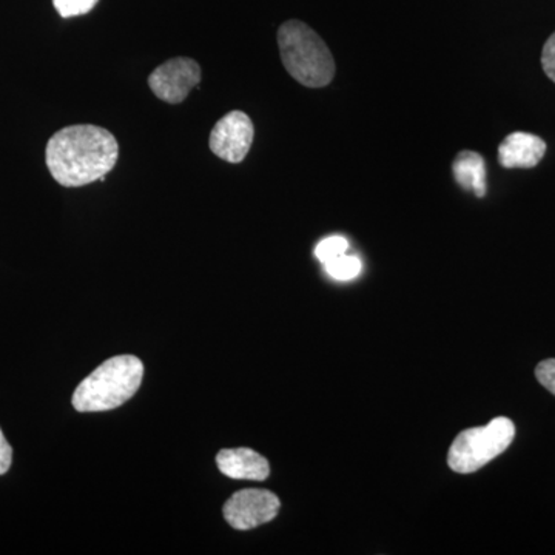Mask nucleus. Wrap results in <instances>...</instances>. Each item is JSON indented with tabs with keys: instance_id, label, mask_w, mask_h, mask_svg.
Returning a JSON list of instances; mask_svg holds the SVG:
<instances>
[{
	"instance_id": "obj_13",
	"label": "nucleus",
	"mask_w": 555,
	"mask_h": 555,
	"mask_svg": "<svg viewBox=\"0 0 555 555\" xmlns=\"http://www.w3.org/2000/svg\"><path fill=\"white\" fill-rule=\"evenodd\" d=\"M98 2L100 0H53V5L62 17L68 20V17L89 14L98 5Z\"/></svg>"
},
{
	"instance_id": "obj_10",
	"label": "nucleus",
	"mask_w": 555,
	"mask_h": 555,
	"mask_svg": "<svg viewBox=\"0 0 555 555\" xmlns=\"http://www.w3.org/2000/svg\"><path fill=\"white\" fill-rule=\"evenodd\" d=\"M454 177L465 190L476 193L478 198L486 196L485 160L476 152H462L454 160Z\"/></svg>"
},
{
	"instance_id": "obj_11",
	"label": "nucleus",
	"mask_w": 555,
	"mask_h": 555,
	"mask_svg": "<svg viewBox=\"0 0 555 555\" xmlns=\"http://www.w3.org/2000/svg\"><path fill=\"white\" fill-rule=\"evenodd\" d=\"M324 269L332 278L339 281L353 280L361 273V261L357 257L350 255H341V257L331 259L324 264Z\"/></svg>"
},
{
	"instance_id": "obj_8",
	"label": "nucleus",
	"mask_w": 555,
	"mask_h": 555,
	"mask_svg": "<svg viewBox=\"0 0 555 555\" xmlns=\"http://www.w3.org/2000/svg\"><path fill=\"white\" fill-rule=\"evenodd\" d=\"M546 153V142L535 134L516 131L499 147V160L505 169H532Z\"/></svg>"
},
{
	"instance_id": "obj_16",
	"label": "nucleus",
	"mask_w": 555,
	"mask_h": 555,
	"mask_svg": "<svg viewBox=\"0 0 555 555\" xmlns=\"http://www.w3.org/2000/svg\"><path fill=\"white\" fill-rule=\"evenodd\" d=\"M11 462H13V449H11L2 429H0V476L9 473Z\"/></svg>"
},
{
	"instance_id": "obj_3",
	"label": "nucleus",
	"mask_w": 555,
	"mask_h": 555,
	"mask_svg": "<svg viewBox=\"0 0 555 555\" xmlns=\"http://www.w3.org/2000/svg\"><path fill=\"white\" fill-rule=\"evenodd\" d=\"M144 364L138 357L109 358L83 379L73 396L78 412H104L122 406L138 392Z\"/></svg>"
},
{
	"instance_id": "obj_6",
	"label": "nucleus",
	"mask_w": 555,
	"mask_h": 555,
	"mask_svg": "<svg viewBox=\"0 0 555 555\" xmlns=\"http://www.w3.org/2000/svg\"><path fill=\"white\" fill-rule=\"evenodd\" d=\"M199 82V64L190 57L164 62L149 76L150 90L167 104H181Z\"/></svg>"
},
{
	"instance_id": "obj_1",
	"label": "nucleus",
	"mask_w": 555,
	"mask_h": 555,
	"mask_svg": "<svg viewBox=\"0 0 555 555\" xmlns=\"http://www.w3.org/2000/svg\"><path fill=\"white\" fill-rule=\"evenodd\" d=\"M118 158L115 134L91 124L65 127L49 139L46 150L51 177L64 188L104 182Z\"/></svg>"
},
{
	"instance_id": "obj_12",
	"label": "nucleus",
	"mask_w": 555,
	"mask_h": 555,
	"mask_svg": "<svg viewBox=\"0 0 555 555\" xmlns=\"http://www.w3.org/2000/svg\"><path fill=\"white\" fill-rule=\"evenodd\" d=\"M349 250V243L343 236H328V238L321 241L315 248V257L320 259L323 264L331 261V259L341 257Z\"/></svg>"
},
{
	"instance_id": "obj_5",
	"label": "nucleus",
	"mask_w": 555,
	"mask_h": 555,
	"mask_svg": "<svg viewBox=\"0 0 555 555\" xmlns=\"http://www.w3.org/2000/svg\"><path fill=\"white\" fill-rule=\"evenodd\" d=\"M280 499L266 489H244L236 492L224 505V518L238 531L258 528L278 516Z\"/></svg>"
},
{
	"instance_id": "obj_14",
	"label": "nucleus",
	"mask_w": 555,
	"mask_h": 555,
	"mask_svg": "<svg viewBox=\"0 0 555 555\" xmlns=\"http://www.w3.org/2000/svg\"><path fill=\"white\" fill-rule=\"evenodd\" d=\"M535 377L540 385L555 396V358L542 361L535 369Z\"/></svg>"
},
{
	"instance_id": "obj_4",
	"label": "nucleus",
	"mask_w": 555,
	"mask_h": 555,
	"mask_svg": "<svg viewBox=\"0 0 555 555\" xmlns=\"http://www.w3.org/2000/svg\"><path fill=\"white\" fill-rule=\"evenodd\" d=\"M516 437L513 420L499 416L486 426L470 427L456 436L448 465L456 474H473L502 455Z\"/></svg>"
},
{
	"instance_id": "obj_2",
	"label": "nucleus",
	"mask_w": 555,
	"mask_h": 555,
	"mask_svg": "<svg viewBox=\"0 0 555 555\" xmlns=\"http://www.w3.org/2000/svg\"><path fill=\"white\" fill-rule=\"evenodd\" d=\"M284 68L301 86L321 89L335 76V61L323 39L301 21H288L278 30Z\"/></svg>"
},
{
	"instance_id": "obj_7",
	"label": "nucleus",
	"mask_w": 555,
	"mask_h": 555,
	"mask_svg": "<svg viewBox=\"0 0 555 555\" xmlns=\"http://www.w3.org/2000/svg\"><path fill=\"white\" fill-rule=\"evenodd\" d=\"M254 137L255 127L251 119L246 113L235 109L215 124L208 145L218 158L230 164H240L250 152Z\"/></svg>"
},
{
	"instance_id": "obj_9",
	"label": "nucleus",
	"mask_w": 555,
	"mask_h": 555,
	"mask_svg": "<svg viewBox=\"0 0 555 555\" xmlns=\"http://www.w3.org/2000/svg\"><path fill=\"white\" fill-rule=\"evenodd\" d=\"M218 469L235 480L262 481L269 477L268 460L248 448L222 449L217 455Z\"/></svg>"
},
{
	"instance_id": "obj_15",
	"label": "nucleus",
	"mask_w": 555,
	"mask_h": 555,
	"mask_svg": "<svg viewBox=\"0 0 555 555\" xmlns=\"http://www.w3.org/2000/svg\"><path fill=\"white\" fill-rule=\"evenodd\" d=\"M542 65L547 78L555 82V33L543 47Z\"/></svg>"
}]
</instances>
